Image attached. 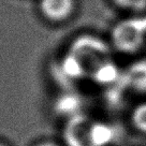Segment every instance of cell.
Returning a JSON list of instances; mask_svg holds the SVG:
<instances>
[{
  "mask_svg": "<svg viewBox=\"0 0 146 146\" xmlns=\"http://www.w3.org/2000/svg\"><path fill=\"white\" fill-rule=\"evenodd\" d=\"M146 36V19H127L116 25L112 38L121 52L131 53L143 44Z\"/></svg>",
  "mask_w": 146,
  "mask_h": 146,
  "instance_id": "cell-1",
  "label": "cell"
},
{
  "mask_svg": "<svg viewBox=\"0 0 146 146\" xmlns=\"http://www.w3.org/2000/svg\"><path fill=\"white\" fill-rule=\"evenodd\" d=\"M74 7L73 0H41L42 13L52 21H61L71 14Z\"/></svg>",
  "mask_w": 146,
  "mask_h": 146,
  "instance_id": "cell-2",
  "label": "cell"
},
{
  "mask_svg": "<svg viewBox=\"0 0 146 146\" xmlns=\"http://www.w3.org/2000/svg\"><path fill=\"white\" fill-rule=\"evenodd\" d=\"M125 78L129 87L137 91H146V60L133 62L126 71Z\"/></svg>",
  "mask_w": 146,
  "mask_h": 146,
  "instance_id": "cell-3",
  "label": "cell"
},
{
  "mask_svg": "<svg viewBox=\"0 0 146 146\" xmlns=\"http://www.w3.org/2000/svg\"><path fill=\"white\" fill-rule=\"evenodd\" d=\"M132 123L137 130L146 133V102L139 104L132 113Z\"/></svg>",
  "mask_w": 146,
  "mask_h": 146,
  "instance_id": "cell-4",
  "label": "cell"
},
{
  "mask_svg": "<svg viewBox=\"0 0 146 146\" xmlns=\"http://www.w3.org/2000/svg\"><path fill=\"white\" fill-rule=\"evenodd\" d=\"M121 8L129 10H142L146 7V0H114Z\"/></svg>",
  "mask_w": 146,
  "mask_h": 146,
  "instance_id": "cell-5",
  "label": "cell"
},
{
  "mask_svg": "<svg viewBox=\"0 0 146 146\" xmlns=\"http://www.w3.org/2000/svg\"><path fill=\"white\" fill-rule=\"evenodd\" d=\"M38 146H56L54 144H50V143H45V144H41V145H38Z\"/></svg>",
  "mask_w": 146,
  "mask_h": 146,
  "instance_id": "cell-6",
  "label": "cell"
},
{
  "mask_svg": "<svg viewBox=\"0 0 146 146\" xmlns=\"http://www.w3.org/2000/svg\"><path fill=\"white\" fill-rule=\"evenodd\" d=\"M0 146H3V145H1V144H0Z\"/></svg>",
  "mask_w": 146,
  "mask_h": 146,
  "instance_id": "cell-7",
  "label": "cell"
}]
</instances>
